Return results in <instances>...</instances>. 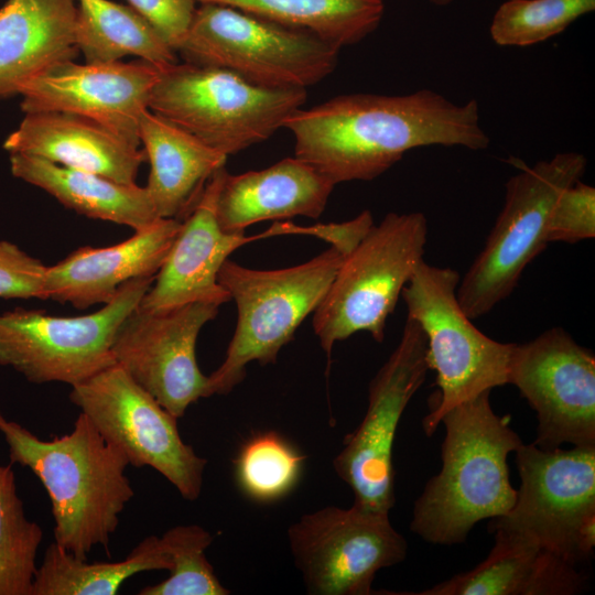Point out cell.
<instances>
[{"instance_id":"obj_1","label":"cell","mask_w":595,"mask_h":595,"mask_svg":"<svg viewBox=\"0 0 595 595\" xmlns=\"http://www.w3.org/2000/svg\"><path fill=\"white\" fill-rule=\"evenodd\" d=\"M283 128L293 136L294 156L334 185L371 181L416 148L478 151L490 141L475 99L456 104L432 89L404 95H339L299 109Z\"/></svg>"},{"instance_id":"obj_2","label":"cell","mask_w":595,"mask_h":595,"mask_svg":"<svg viewBox=\"0 0 595 595\" xmlns=\"http://www.w3.org/2000/svg\"><path fill=\"white\" fill-rule=\"evenodd\" d=\"M0 434L10 463L29 468L47 493L54 542L84 560L107 549L134 496L126 456L82 412L71 432L42 440L0 410Z\"/></svg>"},{"instance_id":"obj_3","label":"cell","mask_w":595,"mask_h":595,"mask_svg":"<svg viewBox=\"0 0 595 595\" xmlns=\"http://www.w3.org/2000/svg\"><path fill=\"white\" fill-rule=\"evenodd\" d=\"M490 391L465 401L441 419L442 467L413 505L410 530L439 545L463 543L476 523L505 515L515 504L507 458L523 442L498 415Z\"/></svg>"},{"instance_id":"obj_4","label":"cell","mask_w":595,"mask_h":595,"mask_svg":"<svg viewBox=\"0 0 595 595\" xmlns=\"http://www.w3.org/2000/svg\"><path fill=\"white\" fill-rule=\"evenodd\" d=\"M339 50L311 31L201 3L176 54L184 63L226 69L258 87L306 90L335 69Z\"/></svg>"},{"instance_id":"obj_5","label":"cell","mask_w":595,"mask_h":595,"mask_svg":"<svg viewBox=\"0 0 595 595\" xmlns=\"http://www.w3.org/2000/svg\"><path fill=\"white\" fill-rule=\"evenodd\" d=\"M343 260L331 247L284 269L256 270L229 259L224 262L218 282L235 300L238 318L224 361L207 376L206 398L228 394L245 379L249 363H275L281 348L325 296Z\"/></svg>"},{"instance_id":"obj_6","label":"cell","mask_w":595,"mask_h":595,"mask_svg":"<svg viewBox=\"0 0 595 595\" xmlns=\"http://www.w3.org/2000/svg\"><path fill=\"white\" fill-rule=\"evenodd\" d=\"M306 97L304 89L262 88L226 69L174 63L162 68L148 108L228 156L269 139Z\"/></svg>"},{"instance_id":"obj_7","label":"cell","mask_w":595,"mask_h":595,"mask_svg":"<svg viewBox=\"0 0 595 595\" xmlns=\"http://www.w3.org/2000/svg\"><path fill=\"white\" fill-rule=\"evenodd\" d=\"M459 280L456 270L422 260L401 293L408 318L425 336L429 369L436 374L439 397L422 421L426 435L452 408L508 385L515 343L495 340L472 323L457 300Z\"/></svg>"},{"instance_id":"obj_8","label":"cell","mask_w":595,"mask_h":595,"mask_svg":"<svg viewBox=\"0 0 595 595\" xmlns=\"http://www.w3.org/2000/svg\"><path fill=\"white\" fill-rule=\"evenodd\" d=\"M516 501L489 531L545 549L581 566L595 549V446H518Z\"/></svg>"},{"instance_id":"obj_9","label":"cell","mask_w":595,"mask_h":595,"mask_svg":"<svg viewBox=\"0 0 595 595\" xmlns=\"http://www.w3.org/2000/svg\"><path fill=\"white\" fill-rule=\"evenodd\" d=\"M586 164L582 153L561 152L522 166L508 180L504 207L456 290L470 320L488 314L513 292L523 270L549 244L548 223L558 197L581 180Z\"/></svg>"},{"instance_id":"obj_10","label":"cell","mask_w":595,"mask_h":595,"mask_svg":"<svg viewBox=\"0 0 595 595\" xmlns=\"http://www.w3.org/2000/svg\"><path fill=\"white\" fill-rule=\"evenodd\" d=\"M426 240L424 214L389 213L344 257L313 316L328 358L336 342L360 331L383 340L387 320L423 260Z\"/></svg>"},{"instance_id":"obj_11","label":"cell","mask_w":595,"mask_h":595,"mask_svg":"<svg viewBox=\"0 0 595 595\" xmlns=\"http://www.w3.org/2000/svg\"><path fill=\"white\" fill-rule=\"evenodd\" d=\"M155 277L123 283L98 311L80 316H53L15 309L0 314V366L33 383L71 387L113 365L117 329L151 288Z\"/></svg>"},{"instance_id":"obj_12","label":"cell","mask_w":595,"mask_h":595,"mask_svg":"<svg viewBox=\"0 0 595 595\" xmlns=\"http://www.w3.org/2000/svg\"><path fill=\"white\" fill-rule=\"evenodd\" d=\"M69 400L129 465L151 467L188 500L202 493L207 459L185 443L177 418L118 364L72 386Z\"/></svg>"},{"instance_id":"obj_13","label":"cell","mask_w":595,"mask_h":595,"mask_svg":"<svg viewBox=\"0 0 595 595\" xmlns=\"http://www.w3.org/2000/svg\"><path fill=\"white\" fill-rule=\"evenodd\" d=\"M426 340L407 317L401 338L368 387V405L359 425L333 459L337 476L354 494L355 506L389 513L396 504L392 463L400 419L429 371Z\"/></svg>"},{"instance_id":"obj_14","label":"cell","mask_w":595,"mask_h":595,"mask_svg":"<svg viewBox=\"0 0 595 595\" xmlns=\"http://www.w3.org/2000/svg\"><path fill=\"white\" fill-rule=\"evenodd\" d=\"M294 564L312 595H370L377 572L401 563L408 542L389 513L327 506L288 529Z\"/></svg>"},{"instance_id":"obj_15","label":"cell","mask_w":595,"mask_h":595,"mask_svg":"<svg viewBox=\"0 0 595 595\" xmlns=\"http://www.w3.org/2000/svg\"><path fill=\"white\" fill-rule=\"evenodd\" d=\"M508 383L536 412L537 446H595V356L564 328L515 343Z\"/></svg>"},{"instance_id":"obj_16","label":"cell","mask_w":595,"mask_h":595,"mask_svg":"<svg viewBox=\"0 0 595 595\" xmlns=\"http://www.w3.org/2000/svg\"><path fill=\"white\" fill-rule=\"evenodd\" d=\"M218 310L203 302L162 311L137 307L113 337L116 364L177 419L206 398L207 376L197 365L195 347L202 327Z\"/></svg>"},{"instance_id":"obj_17","label":"cell","mask_w":595,"mask_h":595,"mask_svg":"<svg viewBox=\"0 0 595 595\" xmlns=\"http://www.w3.org/2000/svg\"><path fill=\"white\" fill-rule=\"evenodd\" d=\"M164 66L144 60L62 62L20 89L24 113H75L112 130L139 147V121Z\"/></svg>"},{"instance_id":"obj_18","label":"cell","mask_w":595,"mask_h":595,"mask_svg":"<svg viewBox=\"0 0 595 595\" xmlns=\"http://www.w3.org/2000/svg\"><path fill=\"white\" fill-rule=\"evenodd\" d=\"M226 173L223 166L212 175L182 219L154 284L137 306L139 310L162 311L195 302L220 306L231 300L218 282V272L229 255L250 241L272 236L270 229L257 236H246L245 232H226L220 228L216 202Z\"/></svg>"},{"instance_id":"obj_19","label":"cell","mask_w":595,"mask_h":595,"mask_svg":"<svg viewBox=\"0 0 595 595\" xmlns=\"http://www.w3.org/2000/svg\"><path fill=\"white\" fill-rule=\"evenodd\" d=\"M181 224L177 218H159L119 244L78 248L46 268V300L79 310L107 304L127 281L156 275Z\"/></svg>"},{"instance_id":"obj_20","label":"cell","mask_w":595,"mask_h":595,"mask_svg":"<svg viewBox=\"0 0 595 595\" xmlns=\"http://www.w3.org/2000/svg\"><path fill=\"white\" fill-rule=\"evenodd\" d=\"M10 153L37 156L53 163L136 184L143 150L91 119L62 111L25 113L8 136Z\"/></svg>"},{"instance_id":"obj_21","label":"cell","mask_w":595,"mask_h":595,"mask_svg":"<svg viewBox=\"0 0 595 595\" xmlns=\"http://www.w3.org/2000/svg\"><path fill=\"white\" fill-rule=\"evenodd\" d=\"M334 186L296 156L260 171L238 175L227 172L217 196V221L226 232H245L250 225L264 220L318 218Z\"/></svg>"},{"instance_id":"obj_22","label":"cell","mask_w":595,"mask_h":595,"mask_svg":"<svg viewBox=\"0 0 595 595\" xmlns=\"http://www.w3.org/2000/svg\"><path fill=\"white\" fill-rule=\"evenodd\" d=\"M76 21L75 0H7L0 8V99L76 58Z\"/></svg>"},{"instance_id":"obj_23","label":"cell","mask_w":595,"mask_h":595,"mask_svg":"<svg viewBox=\"0 0 595 595\" xmlns=\"http://www.w3.org/2000/svg\"><path fill=\"white\" fill-rule=\"evenodd\" d=\"M580 566L539 545L500 534L487 558L412 595H573L585 589Z\"/></svg>"},{"instance_id":"obj_24","label":"cell","mask_w":595,"mask_h":595,"mask_svg":"<svg viewBox=\"0 0 595 595\" xmlns=\"http://www.w3.org/2000/svg\"><path fill=\"white\" fill-rule=\"evenodd\" d=\"M139 138L150 163L145 188L158 216L184 218L227 155L149 109L140 117Z\"/></svg>"},{"instance_id":"obj_25","label":"cell","mask_w":595,"mask_h":595,"mask_svg":"<svg viewBox=\"0 0 595 595\" xmlns=\"http://www.w3.org/2000/svg\"><path fill=\"white\" fill-rule=\"evenodd\" d=\"M12 174L56 198L65 207L93 219L142 229L160 217L144 187L63 166L22 153L10 154Z\"/></svg>"},{"instance_id":"obj_26","label":"cell","mask_w":595,"mask_h":595,"mask_svg":"<svg viewBox=\"0 0 595 595\" xmlns=\"http://www.w3.org/2000/svg\"><path fill=\"white\" fill-rule=\"evenodd\" d=\"M171 559L160 537L143 538L118 562H88L55 542L44 552L30 595H116L131 576L171 569Z\"/></svg>"},{"instance_id":"obj_27","label":"cell","mask_w":595,"mask_h":595,"mask_svg":"<svg viewBox=\"0 0 595 595\" xmlns=\"http://www.w3.org/2000/svg\"><path fill=\"white\" fill-rule=\"evenodd\" d=\"M75 35L86 62L134 55L159 66L177 63L176 52L141 14L110 0H78Z\"/></svg>"},{"instance_id":"obj_28","label":"cell","mask_w":595,"mask_h":595,"mask_svg":"<svg viewBox=\"0 0 595 595\" xmlns=\"http://www.w3.org/2000/svg\"><path fill=\"white\" fill-rule=\"evenodd\" d=\"M232 7L282 24L311 31L342 48L377 30L383 0H195Z\"/></svg>"},{"instance_id":"obj_29","label":"cell","mask_w":595,"mask_h":595,"mask_svg":"<svg viewBox=\"0 0 595 595\" xmlns=\"http://www.w3.org/2000/svg\"><path fill=\"white\" fill-rule=\"evenodd\" d=\"M305 458L280 433H255L242 443L234 459L236 484L255 502H275L296 487Z\"/></svg>"},{"instance_id":"obj_30","label":"cell","mask_w":595,"mask_h":595,"mask_svg":"<svg viewBox=\"0 0 595 595\" xmlns=\"http://www.w3.org/2000/svg\"><path fill=\"white\" fill-rule=\"evenodd\" d=\"M43 530L18 495L12 464L0 465V595H30Z\"/></svg>"},{"instance_id":"obj_31","label":"cell","mask_w":595,"mask_h":595,"mask_svg":"<svg viewBox=\"0 0 595 595\" xmlns=\"http://www.w3.org/2000/svg\"><path fill=\"white\" fill-rule=\"evenodd\" d=\"M594 10L595 0H506L493 15L489 34L499 46H530L564 32Z\"/></svg>"},{"instance_id":"obj_32","label":"cell","mask_w":595,"mask_h":595,"mask_svg":"<svg viewBox=\"0 0 595 595\" xmlns=\"http://www.w3.org/2000/svg\"><path fill=\"white\" fill-rule=\"evenodd\" d=\"M161 542L170 555L169 576L139 591V595H228L205 555L214 537L197 524L167 529Z\"/></svg>"},{"instance_id":"obj_33","label":"cell","mask_w":595,"mask_h":595,"mask_svg":"<svg viewBox=\"0 0 595 595\" xmlns=\"http://www.w3.org/2000/svg\"><path fill=\"white\" fill-rule=\"evenodd\" d=\"M595 237V188L581 180L567 186L550 214L547 240L576 244Z\"/></svg>"},{"instance_id":"obj_34","label":"cell","mask_w":595,"mask_h":595,"mask_svg":"<svg viewBox=\"0 0 595 595\" xmlns=\"http://www.w3.org/2000/svg\"><path fill=\"white\" fill-rule=\"evenodd\" d=\"M46 268L15 244L0 240V298L46 300Z\"/></svg>"},{"instance_id":"obj_35","label":"cell","mask_w":595,"mask_h":595,"mask_svg":"<svg viewBox=\"0 0 595 595\" xmlns=\"http://www.w3.org/2000/svg\"><path fill=\"white\" fill-rule=\"evenodd\" d=\"M176 52L196 10L195 0H128Z\"/></svg>"},{"instance_id":"obj_36","label":"cell","mask_w":595,"mask_h":595,"mask_svg":"<svg viewBox=\"0 0 595 595\" xmlns=\"http://www.w3.org/2000/svg\"><path fill=\"white\" fill-rule=\"evenodd\" d=\"M371 212L366 209L355 218L344 223L300 226L299 234L321 238L331 244L344 257L350 253L374 226Z\"/></svg>"},{"instance_id":"obj_37","label":"cell","mask_w":595,"mask_h":595,"mask_svg":"<svg viewBox=\"0 0 595 595\" xmlns=\"http://www.w3.org/2000/svg\"><path fill=\"white\" fill-rule=\"evenodd\" d=\"M431 4L436 7H445L451 4L454 0H428Z\"/></svg>"}]
</instances>
